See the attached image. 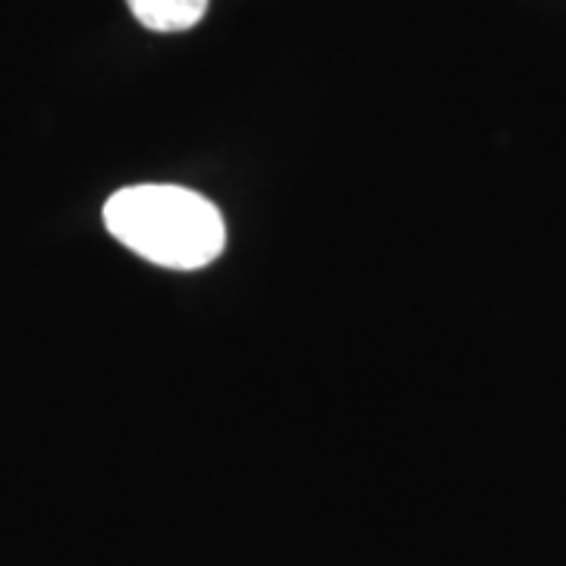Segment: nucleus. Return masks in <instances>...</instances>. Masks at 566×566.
<instances>
[{
  "label": "nucleus",
  "mask_w": 566,
  "mask_h": 566,
  "mask_svg": "<svg viewBox=\"0 0 566 566\" xmlns=\"http://www.w3.org/2000/svg\"><path fill=\"white\" fill-rule=\"evenodd\" d=\"M133 17L151 32H189L208 13V0H126Z\"/></svg>",
  "instance_id": "obj_2"
},
{
  "label": "nucleus",
  "mask_w": 566,
  "mask_h": 566,
  "mask_svg": "<svg viewBox=\"0 0 566 566\" xmlns=\"http://www.w3.org/2000/svg\"><path fill=\"white\" fill-rule=\"evenodd\" d=\"M104 227L139 259L170 271L208 268L227 245V223L218 205L170 182L117 189L104 202Z\"/></svg>",
  "instance_id": "obj_1"
}]
</instances>
